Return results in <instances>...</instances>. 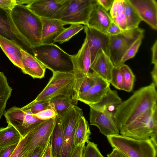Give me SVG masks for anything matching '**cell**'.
<instances>
[{
	"instance_id": "obj_1",
	"label": "cell",
	"mask_w": 157,
	"mask_h": 157,
	"mask_svg": "<svg viewBox=\"0 0 157 157\" xmlns=\"http://www.w3.org/2000/svg\"><path fill=\"white\" fill-rule=\"evenodd\" d=\"M153 82L136 91L117 107L113 116L119 131L129 126L147 110L157 105V92Z\"/></svg>"
},
{
	"instance_id": "obj_2",
	"label": "cell",
	"mask_w": 157,
	"mask_h": 157,
	"mask_svg": "<svg viewBox=\"0 0 157 157\" xmlns=\"http://www.w3.org/2000/svg\"><path fill=\"white\" fill-rule=\"evenodd\" d=\"M11 16L19 41L30 48L41 44L40 18L26 5L17 4L11 10Z\"/></svg>"
},
{
	"instance_id": "obj_3",
	"label": "cell",
	"mask_w": 157,
	"mask_h": 157,
	"mask_svg": "<svg viewBox=\"0 0 157 157\" xmlns=\"http://www.w3.org/2000/svg\"><path fill=\"white\" fill-rule=\"evenodd\" d=\"M56 120V117L37 124L21 140L10 157H31L36 147L45 149L50 141Z\"/></svg>"
},
{
	"instance_id": "obj_4",
	"label": "cell",
	"mask_w": 157,
	"mask_h": 157,
	"mask_svg": "<svg viewBox=\"0 0 157 157\" xmlns=\"http://www.w3.org/2000/svg\"><path fill=\"white\" fill-rule=\"evenodd\" d=\"M30 49L34 56L52 73H73L71 55L57 45L41 44Z\"/></svg>"
},
{
	"instance_id": "obj_5",
	"label": "cell",
	"mask_w": 157,
	"mask_h": 157,
	"mask_svg": "<svg viewBox=\"0 0 157 157\" xmlns=\"http://www.w3.org/2000/svg\"><path fill=\"white\" fill-rule=\"evenodd\" d=\"M113 148H117L127 157H156L157 147L150 139L140 140L119 134L106 136Z\"/></svg>"
},
{
	"instance_id": "obj_6",
	"label": "cell",
	"mask_w": 157,
	"mask_h": 157,
	"mask_svg": "<svg viewBox=\"0 0 157 157\" xmlns=\"http://www.w3.org/2000/svg\"><path fill=\"white\" fill-rule=\"evenodd\" d=\"M75 80L73 72H53L47 85L34 100H50L56 96L65 95L71 97L77 105L78 101L75 92Z\"/></svg>"
},
{
	"instance_id": "obj_7",
	"label": "cell",
	"mask_w": 157,
	"mask_h": 157,
	"mask_svg": "<svg viewBox=\"0 0 157 157\" xmlns=\"http://www.w3.org/2000/svg\"><path fill=\"white\" fill-rule=\"evenodd\" d=\"M144 30L138 27L122 31L116 35H109V58L114 66H120L126 52Z\"/></svg>"
},
{
	"instance_id": "obj_8",
	"label": "cell",
	"mask_w": 157,
	"mask_h": 157,
	"mask_svg": "<svg viewBox=\"0 0 157 157\" xmlns=\"http://www.w3.org/2000/svg\"><path fill=\"white\" fill-rule=\"evenodd\" d=\"M157 127V105L147 110L131 124L120 131L121 134L140 140L150 139Z\"/></svg>"
},
{
	"instance_id": "obj_9",
	"label": "cell",
	"mask_w": 157,
	"mask_h": 157,
	"mask_svg": "<svg viewBox=\"0 0 157 157\" xmlns=\"http://www.w3.org/2000/svg\"><path fill=\"white\" fill-rule=\"evenodd\" d=\"M96 1L70 0L60 19L68 24H79L86 25Z\"/></svg>"
},
{
	"instance_id": "obj_10",
	"label": "cell",
	"mask_w": 157,
	"mask_h": 157,
	"mask_svg": "<svg viewBox=\"0 0 157 157\" xmlns=\"http://www.w3.org/2000/svg\"><path fill=\"white\" fill-rule=\"evenodd\" d=\"M82 115V109L74 105L60 118L63 136L61 157H70L71 152L74 146V140L77 125L79 118Z\"/></svg>"
},
{
	"instance_id": "obj_11",
	"label": "cell",
	"mask_w": 157,
	"mask_h": 157,
	"mask_svg": "<svg viewBox=\"0 0 157 157\" xmlns=\"http://www.w3.org/2000/svg\"><path fill=\"white\" fill-rule=\"evenodd\" d=\"M4 115L6 122L13 126L23 138L37 124L44 121L15 106L6 111Z\"/></svg>"
},
{
	"instance_id": "obj_12",
	"label": "cell",
	"mask_w": 157,
	"mask_h": 157,
	"mask_svg": "<svg viewBox=\"0 0 157 157\" xmlns=\"http://www.w3.org/2000/svg\"><path fill=\"white\" fill-rule=\"evenodd\" d=\"M84 29L90 52L91 63L98 51L102 49L109 57V35L84 25Z\"/></svg>"
},
{
	"instance_id": "obj_13",
	"label": "cell",
	"mask_w": 157,
	"mask_h": 157,
	"mask_svg": "<svg viewBox=\"0 0 157 157\" xmlns=\"http://www.w3.org/2000/svg\"><path fill=\"white\" fill-rule=\"evenodd\" d=\"M67 2L61 5L55 0H40L26 5L40 17L60 19Z\"/></svg>"
},
{
	"instance_id": "obj_14",
	"label": "cell",
	"mask_w": 157,
	"mask_h": 157,
	"mask_svg": "<svg viewBox=\"0 0 157 157\" xmlns=\"http://www.w3.org/2000/svg\"><path fill=\"white\" fill-rule=\"evenodd\" d=\"M90 107V124L99 129L100 132L106 136L119 134V130L113 116L104 111L97 110Z\"/></svg>"
},
{
	"instance_id": "obj_15",
	"label": "cell",
	"mask_w": 157,
	"mask_h": 157,
	"mask_svg": "<svg viewBox=\"0 0 157 157\" xmlns=\"http://www.w3.org/2000/svg\"><path fill=\"white\" fill-rule=\"evenodd\" d=\"M142 20L157 29V4L155 0H128Z\"/></svg>"
},
{
	"instance_id": "obj_16",
	"label": "cell",
	"mask_w": 157,
	"mask_h": 157,
	"mask_svg": "<svg viewBox=\"0 0 157 157\" xmlns=\"http://www.w3.org/2000/svg\"><path fill=\"white\" fill-rule=\"evenodd\" d=\"M71 59L75 78L82 77L89 74L91 61L90 51L86 38L78 52L71 55Z\"/></svg>"
},
{
	"instance_id": "obj_17",
	"label": "cell",
	"mask_w": 157,
	"mask_h": 157,
	"mask_svg": "<svg viewBox=\"0 0 157 157\" xmlns=\"http://www.w3.org/2000/svg\"><path fill=\"white\" fill-rule=\"evenodd\" d=\"M94 82L86 93L78 96V100L88 105L96 104L99 101L110 88V83L93 72Z\"/></svg>"
},
{
	"instance_id": "obj_18",
	"label": "cell",
	"mask_w": 157,
	"mask_h": 157,
	"mask_svg": "<svg viewBox=\"0 0 157 157\" xmlns=\"http://www.w3.org/2000/svg\"><path fill=\"white\" fill-rule=\"evenodd\" d=\"M113 21L109 13L96 1L86 25L107 34L108 29Z\"/></svg>"
},
{
	"instance_id": "obj_19",
	"label": "cell",
	"mask_w": 157,
	"mask_h": 157,
	"mask_svg": "<svg viewBox=\"0 0 157 157\" xmlns=\"http://www.w3.org/2000/svg\"><path fill=\"white\" fill-rule=\"evenodd\" d=\"M42 22L41 41L43 44L53 43L55 39L68 25L60 19L40 17Z\"/></svg>"
},
{
	"instance_id": "obj_20",
	"label": "cell",
	"mask_w": 157,
	"mask_h": 157,
	"mask_svg": "<svg viewBox=\"0 0 157 157\" xmlns=\"http://www.w3.org/2000/svg\"><path fill=\"white\" fill-rule=\"evenodd\" d=\"M114 66L109 57L101 49L91 63L90 69L93 73L110 83Z\"/></svg>"
},
{
	"instance_id": "obj_21",
	"label": "cell",
	"mask_w": 157,
	"mask_h": 157,
	"mask_svg": "<svg viewBox=\"0 0 157 157\" xmlns=\"http://www.w3.org/2000/svg\"><path fill=\"white\" fill-rule=\"evenodd\" d=\"M22 55L21 71L33 78L41 79L44 77L47 69L36 57L24 49L21 50Z\"/></svg>"
},
{
	"instance_id": "obj_22",
	"label": "cell",
	"mask_w": 157,
	"mask_h": 157,
	"mask_svg": "<svg viewBox=\"0 0 157 157\" xmlns=\"http://www.w3.org/2000/svg\"><path fill=\"white\" fill-rule=\"evenodd\" d=\"M122 101L117 92L109 88L99 101L89 105L95 109L105 112L113 116L117 107Z\"/></svg>"
},
{
	"instance_id": "obj_23",
	"label": "cell",
	"mask_w": 157,
	"mask_h": 157,
	"mask_svg": "<svg viewBox=\"0 0 157 157\" xmlns=\"http://www.w3.org/2000/svg\"><path fill=\"white\" fill-rule=\"evenodd\" d=\"M0 47L12 63L21 69L22 55L21 50L23 49L17 42L0 36Z\"/></svg>"
},
{
	"instance_id": "obj_24",
	"label": "cell",
	"mask_w": 157,
	"mask_h": 157,
	"mask_svg": "<svg viewBox=\"0 0 157 157\" xmlns=\"http://www.w3.org/2000/svg\"><path fill=\"white\" fill-rule=\"evenodd\" d=\"M11 10L0 7V36L19 41L17 32L11 16Z\"/></svg>"
},
{
	"instance_id": "obj_25",
	"label": "cell",
	"mask_w": 157,
	"mask_h": 157,
	"mask_svg": "<svg viewBox=\"0 0 157 157\" xmlns=\"http://www.w3.org/2000/svg\"><path fill=\"white\" fill-rule=\"evenodd\" d=\"M51 108L56 113V117L61 118L75 105L73 98L69 96L60 95L50 100Z\"/></svg>"
},
{
	"instance_id": "obj_26",
	"label": "cell",
	"mask_w": 157,
	"mask_h": 157,
	"mask_svg": "<svg viewBox=\"0 0 157 157\" xmlns=\"http://www.w3.org/2000/svg\"><path fill=\"white\" fill-rule=\"evenodd\" d=\"M50 142L53 157H61L63 144V131L61 119L56 116Z\"/></svg>"
},
{
	"instance_id": "obj_27",
	"label": "cell",
	"mask_w": 157,
	"mask_h": 157,
	"mask_svg": "<svg viewBox=\"0 0 157 157\" xmlns=\"http://www.w3.org/2000/svg\"><path fill=\"white\" fill-rule=\"evenodd\" d=\"M23 138L12 125L8 124L5 128H0V150L19 143Z\"/></svg>"
},
{
	"instance_id": "obj_28",
	"label": "cell",
	"mask_w": 157,
	"mask_h": 157,
	"mask_svg": "<svg viewBox=\"0 0 157 157\" xmlns=\"http://www.w3.org/2000/svg\"><path fill=\"white\" fill-rule=\"evenodd\" d=\"M124 0H114L110 10L113 21L122 31L128 29L124 12Z\"/></svg>"
},
{
	"instance_id": "obj_29",
	"label": "cell",
	"mask_w": 157,
	"mask_h": 157,
	"mask_svg": "<svg viewBox=\"0 0 157 157\" xmlns=\"http://www.w3.org/2000/svg\"><path fill=\"white\" fill-rule=\"evenodd\" d=\"M91 133L88 121L82 115L79 118L74 136V145L82 143H86L90 139Z\"/></svg>"
},
{
	"instance_id": "obj_30",
	"label": "cell",
	"mask_w": 157,
	"mask_h": 157,
	"mask_svg": "<svg viewBox=\"0 0 157 157\" xmlns=\"http://www.w3.org/2000/svg\"><path fill=\"white\" fill-rule=\"evenodd\" d=\"M12 90L4 73L0 72V120L6 111V103Z\"/></svg>"
},
{
	"instance_id": "obj_31",
	"label": "cell",
	"mask_w": 157,
	"mask_h": 157,
	"mask_svg": "<svg viewBox=\"0 0 157 157\" xmlns=\"http://www.w3.org/2000/svg\"><path fill=\"white\" fill-rule=\"evenodd\" d=\"M94 82L92 73L90 72L82 77L75 78L74 90L78 100V96L88 91L93 85Z\"/></svg>"
},
{
	"instance_id": "obj_32",
	"label": "cell",
	"mask_w": 157,
	"mask_h": 157,
	"mask_svg": "<svg viewBox=\"0 0 157 157\" xmlns=\"http://www.w3.org/2000/svg\"><path fill=\"white\" fill-rule=\"evenodd\" d=\"M124 12L128 29L138 27L142 20L128 0H125Z\"/></svg>"
},
{
	"instance_id": "obj_33",
	"label": "cell",
	"mask_w": 157,
	"mask_h": 157,
	"mask_svg": "<svg viewBox=\"0 0 157 157\" xmlns=\"http://www.w3.org/2000/svg\"><path fill=\"white\" fill-rule=\"evenodd\" d=\"M65 29L55 39L54 42L62 44L68 41L72 37L84 29V26L79 24H72Z\"/></svg>"
},
{
	"instance_id": "obj_34",
	"label": "cell",
	"mask_w": 157,
	"mask_h": 157,
	"mask_svg": "<svg viewBox=\"0 0 157 157\" xmlns=\"http://www.w3.org/2000/svg\"><path fill=\"white\" fill-rule=\"evenodd\" d=\"M123 78V90L130 92L132 90L135 78V76L130 67L124 64L120 66Z\"/></svg>"
},
{
	"instance_id": "obj_35",
	"label": "cell",
	"mask_w": 157,
	"mask_h": 157,
	"mask_svg": "<svg viewBox=\"0 0 157 157\" xmlns=\"http://www.w3.org/2000/svg\"><path fill=\"white\" fill-rule=\"evenodd\" d=\"M50 100L40 101L33 100L21 108L25 112L33 115L45 109L51 108L50 104Z\"/></svg>"
},
{
	"instance_id": "obj_36",
	"label": "cell",
	"mask_w": 157,
	"mask_h": 157,
	"mask_svg": "<svg viewBox=\"0 0 157 157\" xmlns=\"http://www.w3.org/2000/svg\"><path fill=\"white\" fill-rule=\"evenodd\" d=\"M116 89L123 90V75L120 66H114L112 70L111 80L110 83Z\"/></svg>"
},
{
	"instance_id": "obj_37",
	"label": "cell",
	"mask_w": 157,
	"mask_h": 157,
	"mask_svg": "<svg viewBox=\"0 0 157 157\" xmlns=\"http://www.w3.org/2000/svg\"><path fill=\"white\" fill-rule=\"evenodd\" d=\"M83 157H103L104 156L99 151L98 145L89 140L86 142Z\"/></svg>"
},
{
	"instance_id": "obj_38",
	"label": "cell",
	"mask_w": 157,
	"mask_h": 157,
	"mask_svg": "<svg viewBox=\"0 0 157 157\" xmlns=\"http://www.w3.org/2000/svg\"><path fill=\"white\" fill-rule=\"evenodd\" d=\"M143 37L144 36H142L138 38L129 48L122 59L121 65L135 56L141 44Z\"/></svg>"
},
{
	"instance_id": "obj_39",
	"label": "cell",
	"mask_w": 157,
	"mask_h": 157,
	"mask_svg": "<svg viewBox=\"0 0 157 157\" xmlns=\"http://www.w3.org/2000/svg\"><path fill=\"white\" fill-rule=\"evenodd\" d=\"M33 115L43 121L55 118L57 115L55 111L52 108L45 109Z\"/></svg>"
},
{
	"instance_id": "obj_40",
	"label": "cell",
	"mask_w": 157,
	"mask_h": 157,
	"mask_svg": "<svg viewBox=\"0 0 157 157\" xmlns=\"http://www.w3.org/2000/svg\"><path fill=\"white\" fill-rule=\"evenodd\" d=\"M85 143L82 142L74 145L71 151L70 157H83Z\"/></svg>"
},
{
	"instance_id": "obj_41",
	"label": "cell",
	"mask_w": 157,
	"mask_h": 157,
	"mask_svg": "<svg viewBox=\"0 0 157 157\" xmlns=\"http://www.w3.org/2000/svg\"><path fill=\"white\" fill-rule=\"evenodd\" d=\"M19 143L10 145L0 150V157H10Z\"/></svg>"
},
{
	"instance_id": "obj_42",
	"label": "cell",
	"mask_w": 157,
	"mask_h": 157,
	"mask_svg": "<svg viewBox=\"0 0 157 157\" xmlns=\"http://www.w3.org/2000/svg\"><path fill=\"white\" fill-rule=\"evenodd\" d=\"M122 31L118 26L113 21L108 29L107 33L110 35H116L120 33Z\"/></svg>"
},
{
	"instance_id": "obj_43",
	"label": "cell",
	"mask_w": 157,
	"mask_h": 157,
	"mask_svg": "<svg viewBox=\"0 0 157 157\" xmlns=\"http://www.w3.org/2000/svg\"><path fill=\"white\" fill-rule=\"evenodd\" d=\"M17 4L16 0H0V7L11 10Z\"/></svg>"
},
{
	"instance_id": "obj_44",
	"label": "cell",
	"mask_w": 157,
	"mask_h": 157,
	"mask_svg": "<svg viewBox=\"0 0 157 157\" xmlns=\"http://www.w3.org/2000/svg\"><path fill=\"white\" fill-rule=\"evenodd\" d=\"M107 11L110 10L114 0H96Z\"/></svg>"
},
{
	"instance_id": "obj_45",
	"label": "cell",
	"mask_w": 157,
	"mask_h": 157,
	"mask_svg": "<svg viewBox=\"0 0 157 157\" xmlns=\"http://www.w3.org/2000/svg\"><path fill=\"white\" fill-rule=\"evenodd\" d=\"M152 58L151 63L157 65V40H156L151 48Z\"/></svg>"
},
{
	"instance_id": "obj_46",
	"label": "cell",
	"mask_w": 157,
	"mask_h": 157,
	"mask_svg": "<svg viewBox=\"0 0 157 157\" xmlns=\"http://www.w3.org/2000/svg\"><path fill=\"white\" fill-rule=\"evenodd\" d=\"M107 156L108 157H127L121 150L115 147H113V151Z\"/></svg>"
},
{
	"instance_id": "obj_47",
	"label": "cell",
	"mask_w": 157,
	"mask_h": 157,
	"mask_svg": "<svg viewBox=\"0 0 157 157\" xmlns=\"http://www.w3.org/2000/svg\"><path fill=\"white\" fill-rule=\"evenodd\" d=\"M45 150L40 147H36L33 151L31 157H42Z\"/></svg>"
},
{
	"instance_id": "obj_48",
	"label": "cell",
	"mask_w": 157,
	"mask_h": 157,
	"mask_svg": "<svg viewBox=\"0 0 157 157\" xmlns=\"http://www.w3.org/2000/svg\"><path fill=\"white\" fill-rule=\"evenodd\" d=\"M42 157H53L52 146L50 141L48 143Z\"/></svg>"
},
{
	"instance_id": "obj_49",
	"label": "cell",
	"mask_w": 157,
	"mask_h": 157,
	"mask_svg": "<svg viewBox=\"0 0 157 157\" xmlns=\"http://www.w3.org/2000/svg\"><path fill=\"white\" fill-rule=\"evenodd\" d=\"M151 74L153 83L156 87L157 86V65H155Z\"/></svg>"
},
{
	"instance_id": "obj_50",
	"label": "cell",
	"mask_w": 157,
	"mask_h": 157,
	"mask_svg": "<svg viewBox=\"0 0 157 157\" xmlns=\"http://www.w3.org/2000/svg\"><path fill=\"white\" fill-rule=\"evenodd\" d=\"M157 127L154 129L150 136V139L154 145L156 147H157Z\"/></svg>"
},
{
	"instance_id": "obj_51",
	"label": "cell",
	"mask_w": 157,
	"mask_h": 157,
	"mask_svg": "<svg viewBox=\"0 0 157 157\" xmlns=\"http://www.w3.org/2000/svg\"><path fill=\"white\" fill-rule=\"evenodd\" d=\"M40 0H16L17 4L21 5H28Z\"/></svg>"
},
{
	"instance_id": "obj_52",
	"label": "cell",
	"mask_w": 157,
	"mask_h": 157,
	"mask_svg": "<svg viewBox=\"0 0 157 157\" xmlns=\"http://www.w3.org/2000/svg\"><path fill=\"white\" fill-rule=\"evenodd\" d=\"M55 1L58 4L60 5H63L70 0H55ZM92 1H94L95 0H91Z\"/></svg>"
},
{
	"instance_id": "obj_53",
	"label": "cell",
	"mask_w": 157,
	"mask_h": 157,
	"mask_svg": "<svg viewBox=\"0 0 157 157\" xmlns=\"http://www.w3.org/2000/svg\"></svg>"
}]
</instances>
